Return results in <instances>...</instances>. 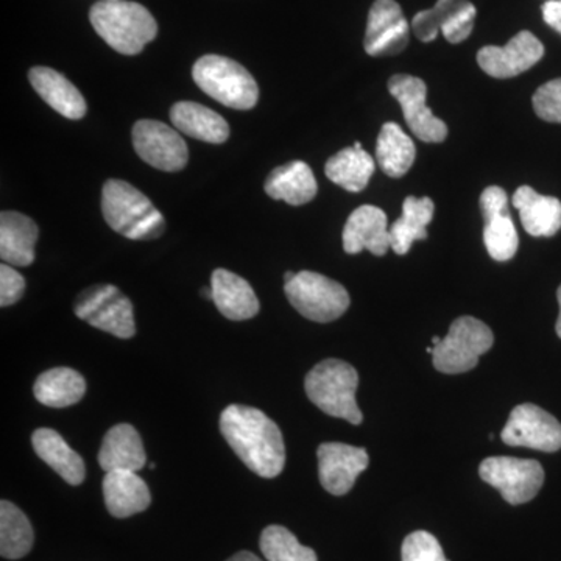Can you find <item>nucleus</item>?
I'll use <instances>...</instances> for the list:
<instances>
[{"mask_svg":"<svg viewBox=\"0 0 561 561\" xmlns=\"http://www.w3.org/2000/svg\"><path fill=\"white\" fill-rule=\"evenodd\" d=\"M557 298H559L560 313H559V320H557L556 331H557V334H559V337L561 339V286L559 287V291H557Z\"/></svg>","mask_w":561,"mask_h":561,"instance_id":"39","label":"nucleus"},{"mask_svg":"<svg viewBox=\"0 0 561 561\" xmlns=\"http://www.w3.org/2000/svg\"><path fill=\"white\" fill-rule=\"evenodd\" d=\"M227 561H262L260 557L254 556L253 552L249 551H241L238 553H234V556L231 557V559H228Z\"/></svg>","mask_w":561,"mask_h":561,"instance_id":"38","label":"nucleus"},{"mask_svg":"<svg viewBox=\"0 0 561 561\" xmlns=\"http://www.w3.org/2000/svg\"><path fill=\"white\" fill-rule=\"evenodd\" d=\"M316 175L306 162L291 161L272 171L265 181V192L273 201H283L291 206H301L316 198Z\"/></svg>","mask_w":561,"mask_h":561,"instance_id":"26","label":"nucleus"},{"mask_svg":"<svg viewBox=\"0 0 561 561\" xmlns=\"http://www.w3.org/2000/svg\"><path fill=\"white\" fill-rule=\"evenodd\" d=\"M501 438L508 446L557 453L561 449V424L538 405L522 404L513 409Z\"/></svg>","mask_w":561,"mask_h":561,"instance_id":"11","label":"nucleus"},{"mask_svg":"<svg viewBox=\"0 0 561 561\" xmlns=\"http://www.w3.org/2000/svg\"><path fill=\"white\" fill-rule=\"evenodd\" d=\"M416 150L413 140L393 122H387L381 128L376 144V161L383 173L391 179H401L411 171Z\"/></svg>","mask_w":561,"mask_h":561,"instance_id":"31","label":"nucleus"},{"mask_svg":"<svg viewBox=\"0 0 561 561\" xmlns=\"http://www.w3.org/2000/svg\"><path fill=\"white\" fill-rule=\"evenodd\" d=\"M481 208L485 228L483 242L494 261H511L518 251L519 238L508 213L507 192L500 186H490L482 192Z\"/></svg>","mask_w":561,"mask_h":561,"instance_id":"14","label":"nucleus"},{"mask_svg":"<svg viewBox=\"0 0 561 561\" xmlns=\"http://www.w3.org/2000/svg\"><path fill=\"white\" fill-rule=\"evenodd\" d=\"M33 393L47 408L65 409L81 401L87 393V381L72 368H51L38 376Z\"/></svg>","mask_w":561,"mask_h":561,"instance_id":"29","label":"nucleus"},{"mask_svg":"<svg viewBox=\"0 0 561 561\" xmlns=\"http://www.w3.org/2000/svg\"><path fill=\"white\" fill-rule=\"evenodd\" d=\"M535 113L542 121L561 124V79L549 81L538 88L534 95Z\"/></svg>","mask_w":561,"mask_h":561,"instance_id":"35","label":"nucleus"},{"mask_svg":"<svg viewBox=\"0 0 561 561\" xmlns=\"http://www.w3.org/2000/svg\"><path fill=\"white\" fill-rule=\"evenodd\" d=\"M359 375L348 362L327 359L317 364L306 376L309 400L327 415L359 426L364 416L356 401Z\"/></svg>","mask_w":561,"mask_h":561,"instance_id":"4","label":"nucleus"},{"mask_svg":"<svg viewBox=\"0 0 561 561\" xmlns=\"http://www.w3.org/2000/svg\"><path fill=\"white\" fill-rule=\"evenodd\" d=\"M32 445L36 456L49 465L69 485H80L84 481L87 468L83 459L70 448L57 431L49 427L36 430L32 435Z\"/></svg>","mask_w":561,"mask_h":561,"instance_id":"25","label":"nucleus"},{"mask_svg":"<svg viewBox=\"0 0 561 561\" xmlns=\"http://www.w3.org/2000/svg\"><path fill=\"white\" fill-rule=\"evenodd\" d=\"M38 227L31 217L16 210L0 214V257L14 267H27L35 261Z\"/></svg>","mask_w":561,"mask_h":561,"instance_id":"21","label":"nucleus"},{"mask_svg":"<svg viewBox=\"0 0 561 561\" xmlns=\"http://www.w3.org/2000/svg\"><path fill=\"white\" fill-rule=\"evenodd\" d=\"M173 127L191 138L209 144H224L230 136V125L216 111L201 103L179 102L172 106Z\"/></svg>","mask_w":561,"mask_h":561,"instance_id":"27","label":"nucleus"},{"mask_svg":"<svg viewBox=\"0 0 561 561\" xmlns=\"http://www.w3.org/2000/svg\"><path fill=\"white\" fill-rule=\"evenodd\" d=\"M542 18L546 24L561 35V0H549L542 5Z\"/></svg>","mask_w":561,"mask_h":561,"instance_id":"37","label":"nucleus"},{"mask_svg":"<svg viewBox=\"0 0 561 561\" xmlns=\"http://www.w3.org/2000/svg\"><path fill=\"white\" fill-rule=\"evenodd\" d=\"M133 146L140 160L162 172H180L190 160L179 130L160 121H138L133 127Z\"/></svg>","mask_w":561,"mask_h":561,"instance_id":"10","label":"nucleus"},{"mask_svg":"<svg viewBox=\"0 0 561 561\" xmlns=\"http://www.w3.org/2000/svg\"><path fill=\"white\" fill-rule=\"evenodd\" d=\"M409 44V24L400 3L376 0L368 13L365 51L371 57H393Z\"/></svg>","mask_w":561,"mask_h":561,"instance_id":"16","label":"nucleus"},{"mask_svg":"<svg viewBox=\"0 0 561 561\" xmlns=\"http://www.w3.org/2000/svg\"><path fill=\"white\" fill-rule=\"evenodd\" d=\"M287 300L306 317L317 323H330L348 311L350 295L337 280L316 272L295 273L284 283Z\"/></svg>","mask_w":561,"mask_h":561,"instance_id":"6","label":"nucleus"},{"mask_svg":"<svg viewBox=\"0 0 561 561\" xmlns=\"http://www.w3.org/2000/svg\"><path fill=\"white\" fill-rule=\"evenodd\" d=\"M90 20L99 36L122 55L140 54L158 35V24L150 11L127 0L95 3Z\"/></svg>","mask_w":561,"mask_h":561,"instance_id":"3","label":"nucleus"},{"mask_svg":"<svg viewBox=\"0 0 561 561\" xmlns=\"http://www.w3.org/2000/svg\"><path fill=\"white\" fill-rule=\"evenodd\" d=\"M202 297L205 298V300H213V287L202 289Z\"/></svg>","mask_w":561,"mask_h":561,"instance_id":"40","label":"nucleus"},{"mask_svg":"<svg viewBox=\"0 0 561 561\" xmlns=\"http://www.w3.org/2000/svg\"><path fill=\"white\" fill-rule=\"evenodd\" d=\"M28 80L39 98L61 116L70 121H80L87 116L88 106L83 95L62 73L38 66L31 69Z\"/></svg>","mask_w":561,"mask_h":561,"instance_id":"20","label":"nucleus"},{"mask_svg":"<svg viewBox=\"0 0 561 561\" xmlns=\"http://www.w3.org/2000/svg\"><path fill=\"white\" fill-rule=\"evenodd\" d=\"M479 474L512 505L534 500L545 483L540 461L515 457H489L479 467Z\"/></svg>","mask_w":561,"mask_h":561,"instance_id":"9","label":"nucleus"},{"mask_svg":"<svg viewBox=\"0 0 561 561\" xmlns=\"http://www.w3.org/2000/svg\"><path fill=\"white\" fill-rule=\"evenodd\" d=\"M102 213L114 231L131 241H153L165 231L164 216L127 181H106L102 191Z\"/></svg>","mask_w":561,"mask_h":561,"instance_id":"2","label":"nucleus"},{"mask_svg":"<svg viewBox=\"0 0 561 561\" xmlns=\"http://www.w3.org/2000/svg\"><path fill=\"white\" fill-rule=\"evenodd\" d=\"M494 335L483 321L474 317L454 320L446 337L432 346V362L435 370L446 375L470 371L479 364V357L489 353Z\"/></svg>","mask_w":561,"mask_h":561,"instance_id":"7","label":"nucleus"},{"mask_svg":"<svg viewBox=\"0 0 561 561\" xmlns=\"http://www.w3.org/2000/svg\"><path fill=\"white\" fill-rule=\"evenodd\" d=\"M317 457L321 485L334 496L348 493L360 472L370 465V457L364 448L345 443H323L317 449Z\"/></svg>","mask_w":561,"mask_h":561,"instance_id":"15","label":"nucleus"},{"mask_svg":"<svg viewBox=\"0 0 561 561\" xmlns=\"http://www.w3.org/2000/svg\"><path fill=\"white\" fill-rule=\"evenodd\" d=\"M545 46L530 32H519L504 47L486 46L479 50L478 62L494 79H512L537 65Z\"/></svg>","mask_w":561,"mask_h":561,"instance_id":"17","label":"nucleus"},{"mask_svg":"<svg viewBox=\"0 0 561 561\" xmlns=\"http://www.w3.org/2000/svg\"><path fill=\"white\" fill-rule=\"evenodd\" d=\"M402 561H448L440 542L426 530L412 531L401 549Z\"/></svg>","mask_w":561,"mask_h":561,"instance_id":"34","label":"nucleus"},{"mask_svg":"<svg viewBox=\"0 0 561 561\" xmlns=\"http://www.w3.org/2000/svg\"><path fill=\"white\" fill-rule=\"evenodd\" d=\"M192 79L205 94L228 108L247 111L260 101L256 80L231 58L205 55L195 62Z\"/></svg>","mask_w":561,"mask_h":561,"instance_id":"5","label":"nucleus"},{"mask_svg":"<svg viewBox=\"0 0 561 561\" xmlns=\"http://www.w3.org/2000/svg\"><path fill=\"white\" fill-rule=\"evenodd\" d=\"M391 249L390 228L386 213L376 206L364 205L351 213L343 228V250L348 254L370 251L383 256Z\"/></svg>","mask_w":561,"mask_h":561,"instance_id":"18","label":"nucleus"},{"mask_svg":"<svg viewBox=\"0 0 561 561\" xmlns=\"http://www.w3.org/2000/svg\"><path fill=\"white\" fill-rule=\"evenodd\" d=\"M375 160L362 149V144L346 147L330 158L324 168L328 179L337 186L348 192H360L367 187L373 173H375Z\"/></svg>","mask_w":561,"mask_h":561,"instance_id":"30","label":"nucleus"},{"mask_svg":"<svg viewBox=\"0 0 561 561\" xmlns=\"http://www.w3.org/2000/svg\"><path fill=\"white\" fill-rule=\"evenodd\" d=\"M260 548L267 561H319L313 549L302 546L283 526L265 527L261 534Z\"/></svg>","mask_w":561,"mask_h":561,"instance_id":"33","label":"nucleus"},{"mask_svg":"<svg viewBox=\"0 0 561 561\" xmlns=\"http://www.w3.org/2000/svg\"><path fill=\"white\" fill-rule=\"evenodd\" d=\"M213 301L228 320L243 321L260 313V300L249 280L230 271L217 268L210 276Z\"/></svg>","mask_w":561,"mask_h":561,"instance_id":"19","label":"nucleus"},{"mask_svg":"<svg viewBox=\"0 0 561 561\" xmlns=\"http://www.w3.org/2000/svg\"><path fill=\"white\" fill-rule=\"evenodd\" d=\"M101 2H110V0H101Z\"/></svg>","mask_w":561,"mask_h":561,"instance_id":"42","label":"nucleus"},{"mask_svg":"<svg viewBox=\"0 0 561 561\" xmlns=\"http://www.w3.org/2000/svg\"><path fill=\"white\" fill-rule=\"evenodd\" d=\"M295 273L294 272H287L286 275H284V283H287V280H290L294 278Z\"/></svg>","mask_w":561,"mask_h":561,"instance_id":"41","label":"nucleus"},{"mask_svg":"<svg viewBox=\"0 0 561 561\" xmlns=\"http://www.w3.org/2000/svg\"><path fill=\"white\" fill-rule=\"evenodd\" d=\"M32 524L24 512L9 501L0 502V553L7 560H20L31 552Z\"/></svg>","mask_w":561,"mask_h":561,"instance_id":"32","label":"nucleus"},{"mask_svg":"<svg viewBox=\"0 0 561 561\" xmlns=\"http://www.w3.org/2000/svg\"><path fill=\"white\" fill-rule=\"evenodd\" d=\"M103 497L114 518H128L149 508L151 496L147 483L135 471H108L103 478Z\"/></svg>","mask_w":561,"mask_h":561,"instance_id":"22","label":"nucleus"},{"mask_svg":"<svg viewBox=\"0 0 561 561\" xmlns=\"http://www.w3.org/2000/svg\"><path fill=\"white\" fill-rule=\"evenodd\" d=\"M25 291L24 276L20 275L10 264L0 265V306L14 305L21 300Z\"/></svg>","mask_w":561,"mask_h":561,"instance_id":"36","label":"nucleus"},{"mask_svg":"<svg viewBox=\"0 0 561 561\" xmlns=\"http://www.w3.org/2000/svg\"><path fill=\"white\" fill-rule=\"evenodd\" d=\"M147 456L144 451L139 432L131 424L122 423L111 427L103 438L101 451H99V465L102 470L108 471H135L146 467Z\"/></svg>","mask_w":561,"mask_h":561,"instance_id":"23","label":"nucleus"},{"mask_svg":"<svg viewBox=\"0 0 561 561\" xmlns=\"http://www.w3.org/2000/svg\"><path fill=\"white\" fill-rule=\"evenodd\" d=\"M434 202L430 197H408L402 205V216L390 227L391 250L408 254L415 241L427 239V225L434 219Z\"/></svg>","mask_w":561,"mask_h":561,"instance_id":"28","label":"nucleus"},{"mask_svg":"<svg viewBox=\"0 0 561 561\" xmlns=\"http://www.w3.org/2000/svg\"><path fill=\"white\" fill-rule=\"evenodd\" d=\"M73 311L79 319L114 337L131 339L136 334L131 301L111 284H99L81 291Z\"/></svg>","mask_w":561,"mask_h":561,"instance_id":"8","label":"nucleus"},{"mask_svg":"<svg viewBox=\"0 0 561 561\" xmlns=\"http://www.w3.org/2000/svg\"><path fill=\"white\" fill-rule=\"evenodd\" d=\"M512 201L522 217L524 230L534 238H551L561 230L559 198L538 194L529 186H522Z\"/></svg>","mask_w":561,"mask_h":561,"instance_id":"24","label":"nucleus"},{"mask_svg":"<svg viewBox=\"0 0 561 561\" xmlns=\"http://www.w3.org/2000/svg\"><path fill=\"white\" fill-rule=\"evenodd\" d=\"M220 431L232 451L261 478L273 479L286 465V446L278 424L260 409L228 405L220 415Z\"/></svg>","mask_w":561,"mask_h":561,"instance_id":"1","label":"nucleus"},{"mask_svg":"<svg viewBox=\"0 0 561 561\" xmlns=\"http://www.w3.org/2000/svg\"><path fill=\"white\" fill-rule=\"evenodd\" d=\"M476 7L468 0H438L434 9L420 11L412 21L413 33L431 43L438 33L451 44L463 43L474 28Z\"/></svg>","mask_w":561,"mask_h":561,"instance_id":"13","label":"nucleus"},{"mask_svg":"<svg viewBox=\"0 0 561 561\" xmlns=\"http://www.w3.org/2000/svg\"><path fill=\"white\" fill-rule=\"evenodd\" d=\"M390 94L400 102L402 114L416 138L424 142H443L448 136L445 122L426 105L427 87L419 77L394 76L389 80Z\"/></svg>","mask_w":561,"mask_h":561,"instance_id":"12","label":"nucleus"}]
</instances>
